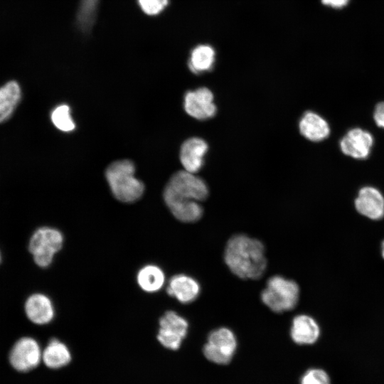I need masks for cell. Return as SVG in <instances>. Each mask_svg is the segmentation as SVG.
I'll use <instances>...</instances> for the list:
<instances>
[{"instance_id": "30bf717a", "label": "cell", "mask_w": 384, "mask_h": 384, "mask_svg": "<svg viewBox=\"0 0 384 384\" xmlns=\"http://www.w3.org/2000/svg\"><path fill=\"white\" fill-rule=\"evenodd\" d=\"M373 137L367 130L355 127L348 130L340 140L341 151L356 159H365L370 155Z\"/></svg>"}, {"instance_id": "3957f363", "label": "cell", "mask_w": 384, "mask_h": 384, "mask_svg": "<svg viewBox=\"0 0 384 384\" xmlns=\"http://www.w3.org/2000/svg\"><path fill=\"white\" fill-rule=\"evenodd\" d=\"M134 165L129 160L111 164L106 170V178L114 197L124 203H132L143 194L144 186L134 176Z\"/></svg>"}, {"instance_id": "ffe728a7", "label": "cell", "mask_w": 384, "mask_h": 384, "mask_svg": "<svg viewBox=\"0 0 384 384\" xmlns=\"http://www.w3.org/2000/svg\"><path fill=\"white\" fill-rule=\"evenodd\" d=\"M214 62V49L208 45H200L191 51L188 68L192 73L200 74L211 70Z\"/></svg>"}, {"instance_id": "277c9868", "label": "cell", "mask_w": 384, "mask_h": 384, "mask_svg": "<svg viewBox=\"0 0 384 384\" xmlns=\"http://www.w3.org/2000/svg\"><path fill=\"white\" fill-rule=\"evenodd\" d=\"M299 288L296 282L282 276L270 277L261 293L262 302L275 313L293 309L297 304Z\"/></svg>"}, {"instance_id": "d6986e66", "label": "cell", "mask_w": 384, "mask_h": 384, "mask_svg": "<svg viewBox=\"0 0 384 384\" xmlns=\"http://www.w3.org/2000/svg\"><path fill=\"white\" fill-rule=\"evenodd\" d=\"M137 281L142 290L152 293L159 291L163 287L165 275L159 267L147 265L139 270Z\"/></svg>"}, {"instance_id": "e0dca14e", "label": "cell", "mask_w": 384, "mask_h": 384, "mask_svg": "<svg viewBox=\"0 0 384 384\" xmlns=\"http://www.w3.org/2000/svg\"><path fill=\"white\" fill-rule=\"evenodd\" d=\"M42 359L48 368L58 369L70 362L71 353L65 343L56 338H53L43 350Z\"/></svg>"}, {"instance_id": "9c48e42d", "label": "cell", "mask_w": 384, "mask_h": 384, "mask_svg": "<svg viewBox=\"0 0 384 384\" xmlns=\"http://www.w3.org/2000/svg\"><path fill=\"white\" fill-rule=\"evenodd\" d=\"M184 109L188 114L198 120L210 119L217 112L213 94L205 87L186 93Z\"/></svg>"}, {"instance_id": "ac0fdd59", "label": "cell", "mask_w": 384, "mask_h": 384, "mask_svg": "<svg viewBox=\"0 0 384 384\" xmlns=\"http://www.w3.org/2000/svg\"><path fill=\"white\" fill-rule=\"evenodd\" d=\"M21 97L18 83L14 80L7 82L0 87V123L9 119Z\"/></svg>"}, {"instance_id": "8992f818", "label": "cell", "mask_w": 384, "mask_h": 384, "mask_svg": "<svg viewBox=\"0 0 384 384\" xmlns=\"http://www.w3.org/2000/svg\"><path fill=\"white\" fill-rule=\"evenodd\" d=\"M236 347L237 341L233 332L228 328L221 327L209 334L203 352L209 361L225 365L232 360Z\"/></svg>"}, {"instance_id": "5bb4252c", "label": "cell", "mask_w": 384, "mask_h": 384, "mask_svg": "<svg viewBox=\"0 0 384 384\" xmlns=\"http://www.w3.org/2000/svg\"><path fill=\"white\" fill-rule=\"evenodd\" d=\"M299 129L303 137L314 142L326 139L331 132L327 121L312 111L306 112L302 115L299 122Z\"/></svg>"}, {"instance_id": "7c38bea8", "label": "cell", "mask_w": 384, "mask_h": 384, "mask_svg": "<svg viewBox=\"0 0 384 384\" xmlns=\"http://www.w3.org/2000/svg\"><path fill=\"white\" fill-rule=\"evenodd\" d=\"M208 150L207 142L199 137L186 140L180 149V160L184 169L196 174L204 164V156Z\"/></svg>"}, {"instance_id": "4fadbf2b", "label": "cell", "mask_w": 384, "mask_h": 384, "mask_svg": "<svg viewBox=\"0 0 384 384\" xmlns=\"http://www.w3.org/2000/svg\"><path fill=\"white\" fill-rule=\"evenodd\" d=\"M24 309L28 319L36 324H48L55 315L51 300L48 297L41 293L29 296L25 302Z\"/></svg>"}, {"instance_id": "83f0119b", "label": "cell", "mask_w": 384, "mask_h": 384, "mask_svg": "<svg viewBox=\"0 0 384 384\" xmlns=\"http://www.w3.org/2000/svg\"><path fill=\"white\" fill-rule=\"evenodd\" d=\"M0 261H1V254H0Z\"/></svg>"}, {"instance_id": "6da1fadb", "label": "cell", "mask_w": 384, "mask_h": 384, "mask_svg": "<svg viewBox=\"0 0 384 384\" xmlns=\"http://www.w3.org/2000/svg\"><path fill=\"white\" fill-rule=\"evenodd\" d=\"M208 196L206 182L186 170L175 173L164 191V201L170 211L184 223L196 222L202 217L203 210L199 202Z\"/></svg>"}, {"instance_id": "7402d4cb", "label": "cell", "mask_w": 384, "mask_h": 384, "mask_svg": "<svg viewBox=\"0 0 384 384\" xmlns=\"http://www.w3.org/2000/svg\"><path fill=\"white\" fill-rule=\"evenodd\" d=\"M53 124L60 130L70 132L74 129L75 124L70 114L69 107L62 105L57 107L51 114Z\"/></svg>"}, {"instance_id": "d4e9b609", "label": "cell", "mask_w": 384, "mask_h": 384, "mask_svg": "<svg viewBox=\"0 0 384 384\" xmlns=\"http://www.w3.org/2000/svg\"><path fill=\"white\" fill-rule=\"evenodd\" d=\"M373 119L378 127L384 129V102L378 103L375 107Z\"/></svg>"}, {"instance_id": "ba28073f", "label": "cell", "mask_w": 384, "mask_h": 384, "mask_svg": "<svg viewBox=\"0 0 384 384\" xmlns=\"http://www.w3.org/2000/svg\"><path fill=\"white\" fill-rule=\"evenodd\" d=\"M42 358L41 347L31 337H23L13 346L9 361L14 368L20 372L29 371L38 366Z\"/></svg>"}, {"instance_id": "9a60e30c", "label": "cell", "mask_w": 384, "mask_h": 384, "mask_svg": "<svg viewBox=\"0 0 384 384\" xmlns=\"http://www.w3.org/2000/svg\"><path fill=\"white\" fill-rule=\"evenodd\" d=\"M200 285L193 278L180 274L174 276L169 282L166 292L183 304L193 302L200 293Z\"/></svg>"}, {"instance_id": "5b68a950", "label": "cell", "mask_w": 384, "mask_h": 384, "mask_svg": "<svg viewBox=\"0 0 384 384\" xmlns=\"http://www.w3.org/2000/svg\"><path fill=\"white\" fill-rule=\"evenodd\" d=\"M63 244V235L61 232L53 228L42 227L31 235L28 250L38 266L47 267L52 263L55 254L61 249Z\"/></svg>"}, {"instance_id": "44dd1931", "label": "cell", "mask_w": 384, "mask_h": 384, "mask_svg": "<svg viewBox=\"0 0 384 384\" xmlns=\"http://www.w3.org/2000/svg\"><path fill=\"white\" fill-rule=\"evenodd\" d=\"M100 0H80L76 16L78 27L85 33L89 32L95 21Z\"/></svg>"}, {"instance_id": "cb8c5ba5", "label": "cell", "mask_w": 384, "mask_h": 384, "mask_svg": "<svg viewBox=\"0 0 384 384\" xmlns=\"http://www.w3.org/2000/svg\"><path fill=\"white\" fill-rule=\"evenodd\" d=\"M139 6L149 16L160 14L167 6L169 0H138Z\"/></svg>"}, {"instance_id": "52a82bcc", "label": "cell", "mask_w": 384, "mask_h": 384, "mask_svg": "<svg viewBox=\"0 0 384 384\" xmlns=\"http://www.w3.org/2000/svg\"><path fill=\"white\" fill-rule=\"evenodd\" d=\"M187 321L176 312L168 311L159 319L157 339L165 348L177 350L188 332Z\"/></svg>"}, {"instance_id": "2e32d148", "label": "cell", "mask_w": 384, "mask_h": 384, "mask_svg": "<svg viewBox=\"0 0 384 384\" xmlns=\"http://www.w3.org/2000/svg\"><path fill=\"white\" fill-rule=\"evenodd\" d=\"M319 335V326L312 317L301 314L293 319L290 336L296 343L313 344L317 341Z\"/></svg>"}, {"instance_id": "4316f807", "label": "cell", "mask_w": 384, "mask_h": 384, "mask_svg": "<svg viewBox=\"0 0 384 384\" xmlns=\"http://www.w3.org/2000/svg\"><path fill=\"white\" fill-rule=\"evenodd\" d=\"M382 255H383V257L384 258V241H383V242L382 244Z\"/></svg>"}, {"instance_id": "7a4b0ae2", "label": "cell", "mask_w": 384, "mask_h": 384, "mask_svg": "<svg viewBox=\"0 0 384 384\" xmlns=\"http://www.w3.org/2000/svg\"><path fill=\"white\" fill-rule=\"evenodd\" d=\"M224 259L230 270L244 279H260L267 267L262 242L242 234L235 235L228 240Z\"/></svg>"}, {"instance_id": "8fae6325", "label": "cell", "mask_w": 384, "mask_h": 384, "mask_svg": "<svg viewBox=\"0 0 384 384\" xmlns=\"http://www.w3.org/2000/svg\"><path fill=\"white\" fill-rule=\"evenodd\" d=\"M355 207L358 213L368 218L380 219L384 216V197L376 188L364 186L358 193Z\"/></svg>"}, {"instance_id": "484cf974", "label": "cell", "mask_w": 384, "mask_h": 384, "mask_svg": "<svg viewBox=\"0 0 384 384\" xmlns=\"http://www.w3.org/2000/svg\"><path fill=\"white\" fill-rule=\"evenodd\" d=\"M349 0H321L322 4L334 8H341L346 6Z\"/></svg>"}, {"instance_id": "603a6c76", "label": "cell", "mask_w": 384, "mask_h": 384, "mask_svg": "<svg viewBox=\"0 0 384 384\" xmlns=\"http://www.w3.org/2000/svg\"><path fill=\"white\" fill-rule=\"evenodd\" d=\"M301 384H331V380L325 370L320 368H311L302 376Z\"/></svg>"}]
</instances>
